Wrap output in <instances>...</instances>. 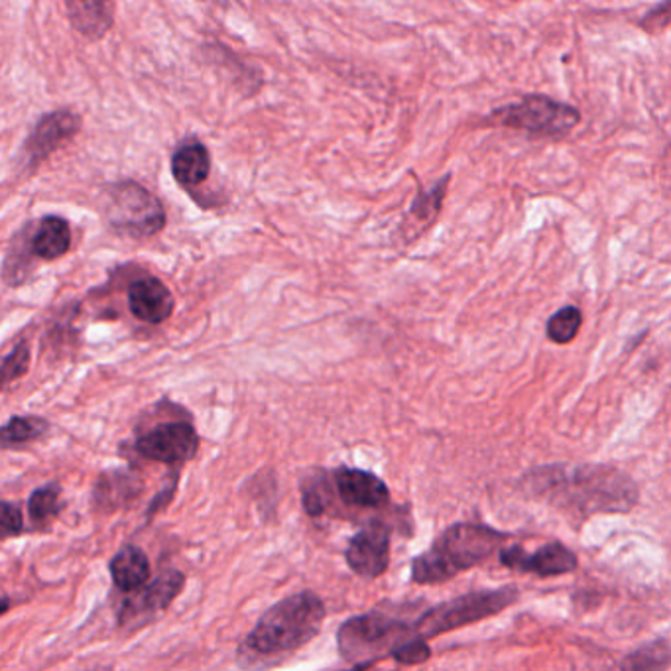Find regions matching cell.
<instances>
[{"instance_id":"cell-23","label":"cell","mask_w":671,"mask_h":671,"mask_svg":"<svg viewBox=\"0 0 671 671\" xmlns=\"http://www.w3.org/2000/svg\"><path fill=\"white\" fill-rule=\"evenodd\" d=\"M581 326H583L581 309L575 306H565V308L557 309L550 318L545 326V333L555 345H567L579 336Z\"/></svg>"},{"instance_id":"cell-19","label":"cell","mask_w":671,"mask_h":671,"mask_svg":"<svg viewBox=\"0 0 671 671\" xmlns=\"http://www.w3.org/2000/svg\"><path fill=\"white\" fill-rule=\"evenodd\" d=\"M451 182V175L447 173L432 190H419L416 193V200L409 207L406 215V227L414 225V235H419L422 231H426L429 225L436 223L437 215L444 205L445 193H447V183Z\"/></svg>"},{"instance_id":"cell-16","label":"cell","mask_w":671,"mask_h":671,"mask_svg":"<svg viewBox=\"0 0 671 671\" xmlns=\"http://www.w3.org/2000/svg\"><path fill=\"white\" fill-rule=\"evenodd\" d=\"M110 575L117 589L135 593L150 579V562L137 545H127L110 562Z\"/></svg>"},{"instance_id":"cell-27","label":"cell","mask_w":671,"mask_h":671,"mask_svg":"<svg viewBox=\"0 0 671 671\" xmlns=\"http://www.w3.org/2000/svg\"><path fill=\"white\" fill-rule=\"evenodd\" d=\"M10 600L7 597H0V615H4L9 610Z\"/></svg>"},{"instance_id":"cell-12","label":"cell","mask_w":671,"mask_h":671,"mask_svg":"<svg viewBox=\"0 0 671 671\" xmlns=\"http://www.w3.org/2000/svg\"><path fill=\"white\" fill-rule=\"evenodd\" d=\"M500 563L518 573H534L540 577H557L577 569V557L569 547L560 542H550L526 554L520 545H510L500 550Z\"/></svg>"},{"instance_id":"cell-2","label":"cell","mask_w":671,"mask_h":671,"mask_svg":"<svg viewBox=\"0 0 671 671\" xmlns=\"http://www.w3.org/2000/svg\"><path fill=\"white\" fill-rule=\"evenodd\" d=\"M326 615V605L313 590L290 595L264 613L246 636L243 652L258 658L296 652L319 635Z\"/></svg>"},{"instance_id":"cell-11","label":"cell","mask_w":671,"mask_h":671,"mask_svg":"<svg viewBox=\"0 0 671 671\" xmlns=\"http://www.w3.org/2000/svg\"><path fill=\"white\" fill-rule=\"evenodd\" d=\"M185 577L182 573L170 569L163 572L158 579L146 583L142 589L135 590L130 599L123 603L120 625L127 626L138 620H150L172 605V600L182 593Z\"/></svg>"},{"instance_id":"cell-7","label":"cell","mask_w":671,"mask_h":671,"mask_svg":"<svg viewBox=\"0 0 671 671\" xmlns=\"http://www.w3.org/2000/svg\"><path fill=\"white\" fill-rule=\"evenodd\" d=\"M494 123L500 127L524 130L535 137L560 138L569 135L579 125V110L545 97V95H526L524 99L492 110Z\"/></svg>"},{"instance_id":"cell-20","label":"cell","mask_w":671,"mask_h":671,"mask_svg":"<svg viewBox=\"0 0 671 671\" xmlns=\"http://www.w3.org/2000/svg\"><path fill=\"white\" fill-rule=\"evenodd\" d=\"M50 429L44 417L14 416L0 427V449H19L36 441Z\"/></svg>"},{"instance_id":"cell-28","label":"cell","mask_w":671,"mask_h":671,"mask_svg":"<svg viewBox=\"0 0 671 671\" xmlns=\"http://www.w3.org/2000/svg\"><path fill=\"white\" fill-rule=\"evenodd\" d=\"M351 671H366V670H364L363 665H361V668H356V670H351Z\"/></svg>"},{"instance_id":"cell-6","label":"cell","mask_w":671,"mask_h":671,"mask_svg":"<svg viewBox=\"0 0 671 671\" xmlns=\"http://www.w3.org/2000/svg\"><path fill=\"white\" fill-rule=\"evenodd\" d=\"M110 227L128 236H152L166 225V211L152 191L127 180L110 185L103 201Z\"/></svg>"},{"instance_id":"cell-14","label":"cell","mask_w":671,"mask_h":671,"mask_svg":"<svg viewBox=\"0 0 671 671\" xmlns=\"http://www.w3.org/2000/svg\"><path fill=\"white\" fill-rule=\"evenodd\" d=\"M128 308L140 321L158 326L172 316L175 300L162 280L146 276L128 288Z\"/></svg>"},{"instance_id":"cell-21","label":"cell","mask_w":671,"mask_h":671,"mask_svg":"<svg viewBox=\"0 0 671 671\" xmlns=\"http://www.w3.org/2000/svg\"><path fill=\"white\" fill-rule=\"evenodd\" d=\"M670 653V640L658 638L628 653L620 663V671H668Z\"/></svg>"},{"instance_id":"cell-4","label":"cell","mask_w":671,"mask_h":671,"mask_svg":"<svg viewBox=\"0 0 671 671\" xmlns=\"http://www.w3.org/2000/svg\"><path fill=\"white\" fill-rule=\"evenodd\" d=\"M518 600L516 587L502 589L475 590L451 600H445L437 607L429 608L412 625V636L427 642L429 638L457 630L461 626L479 622L484 618L499 615Z\"/></svg>"},{"instance_id":"cell-25","label":"cell","mask_w":671,"mask_h":671,"mask_svg":"<svg viewBox=\"0 0 671 671\" xmlns=\"http://www.w3.org/2000/svg\"><path fill=\"white\" fill-rule=\"evenodd\" d=\"M392 658L398 663L404 665H417V663H424L429 660L432 650L424 640H417V638H409L406 642L396 646L391 652Z\"/></svg>"},{"instance_id":"cell-3","label":"cell","mask_w":671,"mask_h":671,"mask_svg":"<svg viewBox=\"0 0 671 671\" xmlns=\"http://www.w3.org/2000/svg\"><path fill=\"white\" fill-rule=\"evenodd\" d=\"M507 540V534L482 524L461 522L447 528L432 547L412 562V581L434 585L489 560Z\"/></svg>"},{"instance_id":"cell-1","label":"cell","mask_w":671,"mask_h":671,"mask_svg":"<svg viewBox=\"0 0 671 671\" xmlns=\"http://www.w3.org/2000/svg\"><path fill=\"white\" fill-rule=\"evenodd\" d=\"M524 484L535 497L579 516L626 512L638 502L632 479L610 467H542Z\"/></svg>"},{"instance_id":"cell-18","label":"cell","mask_w":671,"mask_h":671,"mask_svg":"<svg viewBox=\"0 0 671 671\" xmlns=\"http://www.w3.org/2000/svg\"><path fill=\"white\" fill-rule=\"evenodd\" d=\"M67 14L75 30L89 40L105 36L115 20L107 2H67Z\"/></svg>"},{"instance_id":"cell-9","label":"cell","mask_w":671,"mask_h":671,"mask_svg":"<svg viewBox=\"0 0 671 671\" xmlns=\"http://www.w3.org/2000/svg\"><path fill=\"white\" fill-rule=\"evenodd\" d=\"M391 534L388 524L374 520L351 537L345 560L354 575L363 579H376L384 575L391 563Z\"/></svg>"},{"instance_id":"cell-26","label":"cell","mask_w":671,"mask_h":671,"mask_svg":"<svg viewBox=\"0 0 671 671\" xmlns=\"http://www.w3.org/2000/svg\"><path fill=\"white\" fill-rule=\"evenodd\" d=\"M22 530H24V520L19 504L0 500V540L22 534Z\"/></svg>"},{"instance_id":"cell-5","label":"cell","mask_w":671,"mask_h":671,"mask_svg":"<svg viewBox=\"0 0 671 671\" xmlns=\"http://www.w3.org/2000/svg\"><path fill=\"white\" fill-rule=\"evenodd\" d=\"M412 636V625L384 610L349 618L337 632V646L347 662H371L374 656L391 653Z\"/></svg>"},{"instance_id":"cell-8","label":"cell","mask_w":671,"mask_h":671,"mask_svg":"<svg viewBox=\"0 0 671 671\" xmlns=\"http://www.w3.org/2000/svg\"><path fill=\"white\" fill-rule=\"evenodd\" d=\"M200 436L188 422L160 424L137 439V451L158 464H185L195 457Z\"/></svg>"},{"instance_id":"cell-10","label":"cell","mask_w":671,"mask_h":671,"mask_svg":"<svg viewBox=\"0 0 671 671\" xmlns=\"http://www.w3.org/2000/svg\"><path fill=\"white\" fill-rule=\"evenodd\" d=\"M327 477L345 507L381 510L391 504V490L372 472L353 467H337Z\"/></svg>"},{"instance_id":"cell-17","label":"cell","mask_w":671,"mask_h":671,"mask_svg":"<svg viewBox=\"0 0 671 671\" xmlns=\"http://www.w3.org/2000/svg\"><path fill=\"white\" fill-rule=\"evenodd\" d=\"M72 248V228L62 217H46L30 241V251L42 260H55Z\"/></svg>"},{"instance_id":"cell-13","label":"cell","mask_w":671,"mask_h":671,"mask_svg":"<svg viewBox=\"0 0 671 671\" xmlns=\"http://www.w3.org/2000/svg\"><path fill=\"white\" fill-rule=\"evenodd\" d=\"M82 130V118L73 110L60 109L47 113L38 120L28 137L24 152L32 168H38L46 158L54 155L57 148L72 140Z\"/></svg>"},{"instance_id":"cell-24","label":"cell","mask_w":671,"mask_h":671,"mask_svg":"<svg viewBox=\"0 0 671 671\" xmlns=\"http://www.w3.org/2000/svg\"><path fill=\"white\" fill-rule=\"evenodd\" d=\"M28 369H30V347H28L26 341H20L0 361V391L10 386L12 382L22 379Z\"/></svg>"},{"instance_id":"cell-15","label":"cell","mask_w":671,"mask_h":671,"mask_svg":"<svg viewBox=\"0 0 671 671\" xmlns=\"http://www.w3.org/2000/svg\"><path fill=\"white\" fill-rule=\"evenodd\" d=\"M172 172L175 182L183 188H195L205 182L211 172V156L207 148L198 140L183 142L173 152Z\"/></svg>"},{"instance_id":"cell-22","label":"cell","mask_w":671,"mask_h":671,"mask_svg":"<svg viewBox=\"0 0 671 671\" xmlns=\"http://www.w3.org/2000/svg\"><path fill=\"white\" fill-rule=\"evenodd\" d=\"M60 497H62V487L55 482L34 490L28 502V512H30L32 522H36L38 526L50 524L62 510Z\"/></svg>"}]
</instances>
